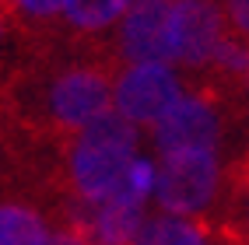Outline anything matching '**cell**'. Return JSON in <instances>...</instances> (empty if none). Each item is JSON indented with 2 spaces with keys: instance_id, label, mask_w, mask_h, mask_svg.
<instances>
[{
  "instance_id": "obj_1",
  "label": "cell",
  "mask_w": 249,
  "mask_h": 245,
  "mask_svg": "<svg viewBox=\"0 0 249 245\" xmlns=\"http://www.w3.org/2000/svg\"><path fill=\"white\" fill-rule=\"evenodd\" d=\"M137 158V126L116 109L95 116L71 151V186L81 203H102L120 189V179Z\"/></svg>"
},
{
  "instance_id": "obj_2",
  "label": "cell",
  "mask_w": 249,
  "mask_h": 245,
  "mask_svg": "<svg viewBox=\"0 0 249 245\" xmlns=\"http://www.w3.org/2000/svg\"><path fill=\"white\" fill-rule=\"evenodd\" d=\"M221 186V165L214 151H179L165 154L155 168V196L165 214L186 217L214 203Z\"/></svg>"
},
{
  "instance_id": "obj_3",
  "label": "cell",
  "mask_w": 249,
  "mask_h": 245,
  "mask_svg": "<svg viewBox=\"0 0 249 245\" xmlns=\"http://www.w3.org/2000/svg\"><path fill=\"white\" fill-rule=\"evenodd\" d=\"M182 98V84L169 63H130L112 88L116 112L130 123H158Z\"/></svg>"
},
{
  "instance_id": "obj_4",
  "label": "cell",
  "mask_w": 249,
  "mask_h": 245,
  "mask_svg": "<svg viewBox=\"0 0 249 245\" xmlns=\"http://www.w3.org/2000/svg\"><path fill=\"white\" fill-rule=\"evenodd\" d=\"M225 18L214 0H172V53L186 67H207L225 46Z\"/></svg>"
},
{
  "instance_id": "obj_5",
  "label": "cell",
  "mask_w": 249,
  "mask_h": 245,
  "mask_svg": "<svg viewBox=\"0 0 249 245\" xmlns=\"http://www.w3.org/2000/svg\"><path fill=\"white\" fill-rule=\"evenodd\" d=\"M218 140H221V116L200 95H182L155 123V144L161 154L218 151Z\"/></svg>"
},
{
  "instance_id": "obj_6",
  "label": "cell",
  "mask_w": 249,
  "mask_h": 245,
  "mask_svg": "<svg viewBox=\"0 0 249 245\" xmlns=\"http://www.w3.org/2000/svg\"><path fill=\"white\" fill-rule=\"evenodd\" d=\"M112 102L109 77L102 70L77 67L53 81L49 88V116L60 130H85L95 116H102Z\"/></svg>"
},
{
  "instance_id": "obj_7",
  "label": "cell",
  "mask_w": 249,
  "mask_h": 245,
  "mask_svg": "<svg viewBox=\"0 0 249 245\" xmlns=\"http://www.w3.org/2000/svg\"><path fill=\"white\" fill-rule=\"evenodd\" d=\"M120 49L134 63H169L172 53V0H134L120 25Z\"/></svg>"
},
{
  "instance_id": "obj_8",
  "label": "cell",
  "mask_w": 249,
  "mask_h": 245,
  "mask_svg": "<svg viewBox=\"0 0 249 245\" xmlns=\"http://www.w3.org/2000/svg\"><path fill=\"white\" fill-rule=\"evenodd\" d=\"M49 224L28 203H0V245H49Z\"/></svg>"
},
{
  "instance_id": "obj_9",
  "label": "cell",
  "mask_w": 249,
  "mask_h": 245,
  "mask_svg": "<svg viewBox=\"0 0 249 245\" xmlns=\"http://www.w3.org/2000/svg\"><path fill=\"white\" fill-rule=\"evenodd\" d=\"M134 245H211V238H207V228H200L196 221L161 214L144 221Z\"/></svg>"
},
{
  "instance_id": "obj_10",
  "label": "cell",
  "mask_w": 249,
  "mask_h": 245,
  "mask_svg": "<svg viewBox=\"0 0 249 245\" xmlns=\"http://www.w3.org/2000/svg\"><path fill=\"white\" fill-rule=\"evenodd\" d=\"M134 0H63V14L74 28H85V32H98L112 25L116 18H123L130 11Z\"/></svg>"
},
{
  "instance_id": "obj_11",
  "label": "cell",
  "mask_w": 249,
  "mask_h": 245,
  "mask_svg": "<svg viewBox=\"0 0 249 245\" xmlns=\"http://www.w3.org/2000/svg\"><path fill=\"white\" fill-rule=\"evenodd\" d=\"M151 193H155V165L147 158H134V161H130V168L123 172V179H120V189H116L112 196L144 207Z\"/></svg>"
},
{
  "instance_id": "obj_12",
  "label": "cell",
  "mask_w": 249,
  "mask_h": 245,
  "mask_svg": "<svg viewBox=\"0 0 249 245\" xmlns=\"http://www.w3.org/2000/svg\"><path fill=\"white\" fill-rule=\"evenodd\" d=\"M214 67L242 77L246 67H249V46H242V42H235V39H225V46L218 49V56H214Z\"/></svg>"
},
{
  "instance_id": "obj_13",
  "label": "cell",
  "mask_w": 249,
  "mask_h": 245,
  "mask_svg": "<svg viewBox=\"0 0 249 245\" xmlns=\"http://www.w3.org/2000/svg\"><path fill=\"white\" fill-rule=\"evenodd\" d=\"M225 11H228L231 28H235L242 39H249V0H225Z\"/></svg>"
},
{
  "instance_id": "obj_14",
  "label": "cell",
  "mask_w": 249,
  "mask_h": 245,
  "mask_svg": "<svg viewBox=\"0 0 249 245\" xmlns=\"http://www.w3.org/2000/svg\"><path fill=\"white\" fill-rule=\"evenodd\" d=\"M25 14H36V18H49V14L63 11V0H14Z\"/></svg>"
},
{
  "instance_id": "obj_15",
  "label": "cell",
  "mask_w": 249,
  "mask_h": 245,
  "mask_svg": "<svg viewBox=\"0 0 249 245\" xmlns=\"http://www.w3.org/2000/svg\"><path fill=\"white\" fill-rule=\"evenodd\" d=\"M49 245H88L85 238H81L74 228H60V231L49 235Z\"/></svg>"
},
{
  "instance_id": "obj_16",
  "label": "cell",
  "mask_w": 249,
  "mask_h": 245,
  "mask_svg": "<svg viewBox=\"0 0 249 245\" xmlns=\"http://www.w3.org/2000/svg\"><path fill=\"white\" fill-rule=\"evenodd\" d=\"M249 182V154H246V161H242V168H239V189Z\"/></svg>"
},
{
  "instance_id": "obj_17",
  "label": "cell",
  "mask_w": 249,
  "mask_h": 245,
  "mask_svg": "<svg viewBox=\"0 0 249 245\" xmlns=\"http://www.w3.org/2000/svg\"><path fill=\"white\" fill-rule=\"evenodd\" d=\"M242 84H246V91H249V67H246V74H242Z\"/></svg>"
},
{
  "instance_id": "obj_18",
  "label": "cell",
  "mask_w": 249,
  "mask_h": 245,
  "mask_svg": "<svg viewBox=\"0 0 249 245\" xmlns=\"http://www.w3.org/2000/svg\"><path fill=\"white\" fill-rule=\"evenodd\" d=\"M0 35H4V11H0Z\"/></svg>"
}]
</instances>
